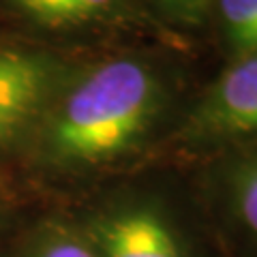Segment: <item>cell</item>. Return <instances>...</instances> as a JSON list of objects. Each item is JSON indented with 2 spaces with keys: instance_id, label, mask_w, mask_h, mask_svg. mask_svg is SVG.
<instances>
[{
  "instance_id": "obj_4",
  "label": "cell",
  "mask_w": 257,
  "mask_h": 257,
  "mask_svg": "<svg viewBox=\"0 0 257 257\" xmlns=\"http://www.w3.org/2000/svg\"><path fill=\"white\" fill-rule=\"evenodd\" d=\"M96 257H182L172 227L148 204H116L86 225Z\"/></svg>"
},
{
  "instance_id": "obj_2",
  "label": "cell",
  "mask_w": 257,
  "mask_h": 257,
  "mask_svg": "<svg viewBox=\"0 0 257 257\" xmlns=\"http://www.w3.org/2000/svg\"><path fill=\"white\" fill-rule=\"evenodd\" d=\"M75 56L0 30V180L9 187L32 128Z\"/></svg>"
},
{
  "instance_id": "obj_10",
  "label": "cell",
  "mask_w": 257,
  "mask_h": 257,
  "mask_svg": "<svg viewBox=\"0 0 257 257\" xmlns=\"http://www.w3.org/2000/svg\"><path fill=\"white\" fill-rule=\"evenodd\" d=\"M11 202H13V193L11 187L5 180H0V223L7 216V212L11 210Z\"/></svg>"
},
{
  "instance_id": "obj_5",
  "label": "cell",
  "mask_w": 257,
  "mask_h": 257,
  "mask_svg": "<svg viewBox=\"0 0 257 257\" xmlns=\"http://www.w3.org/2000/svg\"><path fill=\"white\" fill-rule=\"evenodd\" d=\"M193 128L208 135L257 133V52L219 77L199 105Z\"/></svg>"
},
{
  "instance_id": "obj_9",
  "label": "cell",
  "mask_w": 257,
  "mask_h": 257,
  "mask_svg": "<svg viewBox=\"0 0 257 257\" xmlns=\"http://www.w3.org/2000/svg\"><path fill=\"white\" fill-rule=\"evenodd\" d=\"M150 3L174 20L197 24L204 20L212 0H150Z\"/></svg>"
},
{
  "instance_id": "obj_8",
  "label": "cell",
  "mask_w": 257,
  "mask_h": 257,
  "mask_svg": "<svg viewBox=\"0 0 257 257\" xmlns=\"http://www.w3.org/2000/svg\"><path fill=\"white\" fill-rule=\"evenodd\" d=\"M236 202L242 221L257 234V163L244 167L238 176Z\"/></svg>"
},
{
  "instance_id": "obj_1",
  "label": "cell",
  "mask_w": 257,
  "mask_h": 257,
  "mask_svg": "<svg viewBox=\"0 0 257 257\" xmlns=\"http://www.w3.org/2000/svg\"><path fill=\"white\" fill-rule=\"evenodd\" d=\"M165 99V77L144 54H77L47 99L18 167L47 178L111 170L148 140Z\"/></svg>"
},
{
  "instance_id": "obj_3",
  "label": "cell",
  "mask_w": 257,
  "mask_h": 257,
  "mask_svg": "<svg viewBox=\"0 0 257 257\" xmlns=\"http://www.w3.org/2000/svg\"><path fill=\"white\" fill-rule=\"evenodd\" d=\"M142 0H0V30L69 54L86 41L122 30Z\"/></svg>"
},
{
  "instance_id": "obj_6",
  "label": "cell",
  "mask_w": 257,
  "mask_h": 257,
  "mask_svg": "<svg viewBox=\"0 0 257 257\" xmlns=\"http://www.w3.org/2000/svg\"><path fill=\"white\" fill-rule=\"evenodd\" d=\"M219 13L229 43L240 54L257 52V0H219Z\"/></svg>"
},
{
  "instance_id": "obj_7",
  "label": "cell",
  "mask_w": 257,
  "mask_h": 257,
  "mask_svg": "<svg viewBox=\"0 0 257 257\" xmlns=\"http://www.w3.org/2000/svg\"><path fill=\"white\" fill-rule=\"evenodd\" d=\"M24 257H96L92 246L84 236L60 223H50L41 227V234L30 244Z\"/></svg>"
}]
</instances>
